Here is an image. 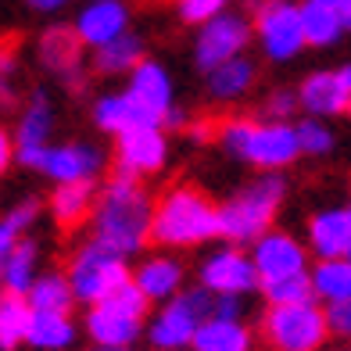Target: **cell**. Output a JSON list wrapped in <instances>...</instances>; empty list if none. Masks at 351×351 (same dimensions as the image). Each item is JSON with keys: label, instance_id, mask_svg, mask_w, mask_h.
Here are the masks:
<instances>
[{"label": "cell", "instance_id": "obj_1", "mask_svg": "<svg viewBox=\"0 0 351 351\" xmlns=\"http://www.w3.org/2000/svg\"><path fill=\"white\" fill-rule=\"evenodd\" d=\"M151 204L143 194L140 180H122L111 176L108 186L97 197V215H93V241L108 247L111 254H133L143 244H151Z\"/></svg>", "mask_w": 351, "mask_h": 351}, {"label": "cell", "instance_id": "obj_2", "mask_svg": "<svg viewBox=\"0 0 351 351\" xmlns=\"http://www.w3.org/2000/svg\"><path fill=\"white\" fill-rule=\"evenodd\" d=\"M208 237H219V208L194 183H176L154 201L151 244L158 247H194Z\"/></svg>", "mask_w": 351, "mask_h": 351}, {"label": "cell", "instance_id": "obj_3", "mask_svg": "<svg viewBox=\"0 0 351 351\" xmlns=\"http://www.w3.org/2000/svg\"><path fill=\"white\" fill-rule=\"evenodd\" d=\"M280 201H283V180L280 176H262L258 183H251L219 208V237H226L233 244L258 241V237H265Z\"/></svg>", "mask_w": 351, "mask_h": 351}, {"label": "cell", "instance_id": "obj_4", "mask_svg": "<svg viewBox=\"0 0 351 351\" xmlns=\"http://www.w3.org/2000/svg\"><path fill=\"white\" fill-rule=\"evenodd\" d=\"M258 333L269 351H319L330 337V323L315 301L269 305L258 323Z\"/></svg>", "mask_w": 351, "mask_h": 351}, {"label": "cell", "instance_id": "obj_5", "mask_svg": "<svg viewBox=\"0 0 351 351\" xmlns=\"http://www.w3.org/2000/svg\"><path fill=\"white\" fill-rule=\"evenodd\" d=\"M215 315V291L208 287H194V291L176 294L169 305L158 312V319L151 323L147 337L158 351H183L194 344V333L204 319Z\"/></svg>", "mask_w": 351, "mask_h": 351}, {"label": "cell", "instance_id": "obj_6", "mask_svg": "<svg viewBox=\"0 0 351 351\" xmlns=\"http://www.w3.org/2000/svg\"><path fill=\"white\" fill-rule=\"evenodd\" d=\"M65 276H69L72 291H75V301L101 305L108 294H115L119 287L130 280V269H125L122 254H111L97 241H90L69 258V273Z\"/></svg>", "mask_w": 351, "mask_h": 351}, {"label": "cell", "instance_id": "obj_7", "mask_svg": "<svg viewBox=\"0 0 351 351\" xmlns=\"http://www.w3.org/2000/svg\"><path fill=\"white\" fill-rule=\"evenodd\" d=\"M254 29L262 36V47L273 61H287L305 47V25H301V8L287 0H262L254 4Z\"/></svg>", "mask_w": 351, "mask_h": 351}, {"label": "cell", "instance_id": "obj_8", "mask_svg": "<svg viewBox=\"0 0 351 351\" xmlns=\"http://www.w3.org/2000/svg\"><path fill=\"white\" fill-rule=\"evenodd\" d=\"M162 165H165V136L158 133V125H143V130H130L119 136L111 176L140 180L147 172H158Z\"/></svg>", "mask_w": 351, "mask_h": 351}, {"label": "cell", "instance_id": "obj_9", "mask_svg": "<svg viewBox=\"0 0 351 351\" xmlns=\"http://www.w3.org/2000/svg\"><path fill=\"white\" fill-rule=\"evenodd\" d=\"M201 283L215 294L241 298V294L254 291V287H262V276H258L254 258H244L237 247H226V251H215L212 258L201 265Z\"/></svg>", "mask_w": 351, "mask_h": 351}, {"label": "cell", "instance_id": "obj_10", "mask_svg": "<svg viewBox=\"0 0 351 351\" xmlns=\"http://www.w3.org/2000/svg\"><path fill=\"white\" fill-rule=\"evenodd\" d=\"M251 36V29L244 19H233V14H219V19H212L208 25L201 29L197 36V65L204 72H212L219 65H226V61H233L237 54L244 51V43Z\"/></svg>", "mask_w": 351, "mask_h": 351}, {"label": "cell", "instance_id": "obj_11", "mask_svg": "<svg viewBox=\"0 0 351 351\" xmlns=\"http://www.w3.org/2000/svg\"><path fill=\"white\" fill-rule=\"evenodd\" d=\"M254 265H258L262 283L298 276V273H305V247H301L294 237L273 230V233H265L254 241Z\"/></svg>", "mask_w": 351, "mask_h": 351}, {"label": "cell", "instance_id": "obj_12", "mask_svg": "<svg viewBox=\"0 0 351 351\" xmlns=\"http://www.w3.org/2000/svg\"><path fill=\"white\" fill-rule=\"evenodd\" d=\"M298 151H301L298 130H291V125H283V122H265L254 130L244 158L258 169H283L298 158Z\"/></svg>", "mask_w": 351, "mask_h": 351}, {"label": "cell", "instance_id": "obj_13", "mask_svg": "<svg viewBox=\"0 0 351 351\" xmlns=\"http://www.w3.org/2000/svg\"><path fill=\"white\" fill-rule=\"evenodd\" d=\"M97 190H93V180H75V183H61L51 197V212H54V222L58 230L72 237L79 226H86L97 215Z\"/></svg>", "mask_w": 351, "mask_h": 351}, {"label": "cell", "instance_id": "obj_14", "mask_svg": "<svg viewBox=\"0 0 351 351\" xmlns=\"http://www.w3.org/2000/svg\"><path fill=\"white\" fill-rule=\"evenodd\" d=\"M301 108L308 115H348L351 111V90L344 72H315L298 90Z\"/></svg>", "mask_w": 351, "mask_h": 351}, {"label": "cell", "instance_id": "obj_15", "mask_svg": "<svg viewBox=\"0 0 351 351\" xmlns=\"http://www.w3.org/2000/svg\"><path fill=\"white\" fill-rule=\"evenodd\" d=\"M140 326H143L140 315H130L115 305H108V301L90 305V312H86V333L101 348H130L140 337Z\"/></svg>", "mask_w": 351, "mask_h": 351}, {"label": "cell", "instance_id": "obj_16", "mask_svg": "<svg viewBox=\"0 0 351 351\" xmlns=\"http://www.w3.org/2000/svg\"><path fill=\"white\" fill-rule=\"evenodd\" d=\"M47 133H51V104H47V97L36 90L33 97H29V108L25 115L19 119V136H14V143H19V162L29 165V169H43V158H47Z\"/></svg>", "mask_w": 351, "mask_h": 351}, {"label": "cell", "instance_id": "obj_17", "mask_svg": "<svg viewBox=\"0 0 351 351\" xmlns=\"http://www.w3.org/2000/svg\"><path fill=\"white\" fill-rule=\"evenodd\" d=\"M308 241L319 258H351V208L315 215L308 222Z\"/></svg>", "mask_w": 351, "mask_h": 351}, {"label": "cell", "instance_id": "obj_18", "mask_svg": "<svg viewBox=\"0 0 351 351\" xmlns=\"http://www.w3.org/2000/svg\"><path fill=\"white\" fill-rule=\"evenodd\" d=\"M93 119H97L101 130L115 133V136L130 133V130H143V125H162V119L151 115V111L143 108L136 97H130V93L97 101V108H93Z\"/></svg>", "mask_w": 351, "mask_h": 351}, {"label": "cell", "instance_id": "obj_19", "mask_svg": "<svg viewBox=\"0 0 351 351\" xmlns=\"http://www.w3.org/2000/svg\"><path fill=\"white\" fill-rule=\"evenodd\" d=\"M83 36H79V29H69V25H54L47 29L43 40H40V58L43 65L58 72L61 79H69L79 72V61H83Z\"/></svg>", "mask_w": 351, "mask_h": 351}, {"label": "cell", "instance_id": "obj_20", "mask_svg": "<svg viewBox=\"0 0 351 351\" xmlns=\"http://www.w3.org/2000/svg\"><path fill=\"white\" fill-rule=\"evenodd\" d=\"M194 351H254V333L241 319H204L194 333Z\"/></svg>", "mask_w": 351, "mask_h": 351}, {"label": "cell", "instance_id": "obj_21", "mask_svg": "<svg viewBox=\"0 0 351 351\" xmlns=\"http://www.w3.org/2000/svg\"><path fill=\"white\" fill-rule=\"evenodd\" d=\"M101 165V154L86 147V143H65V147L47 151L43 158V172L54 176L58 183H75V180H90Z\"/></svg>", "mask_w": 351, "mask_h": 351}, {"label": "cell", "instance_id": "obj_22", "mask_svg": "<svg viewBox=\"0 0 351 351\" xmlns=\"http://www.w3.org/2000/svg\"><path fill=\"white\" fill-rule=\"evenodd\" d=\"M79 36L90 47H104L111 40H119L125 33V8L119 0H97L93 8H86L79 14Z\"/></svg>", "mask_w": 351, "mask_h": 351}, {"label": "cell", "instance_id": "obj_23", "mask_svg": "<svg viewBox=\"0 0 351 351\" xmlns=\"http://www.w3.org/2000/svg\"><path fill=\"white\" fill-rule=\"evenodd\" d=\"M130 97H136L143 108L151 111V115H158L165 122L169 115V97H172V86H169V75L162 65H154V61H140V65L133 69V79H130Z\"/></svg>", "mask_w": 351, "mask_h": 351}, {"label": "cell", "instance_id": "obj_24", "mask_svg": "<svg viewBox=\"0 0 351 351\" xmlns=\"http://www.w3.org/2000/svg\"><path fill=\"white\" fill-rule=\"evenodd\" d=\"M33 305H29L25 294H11L4 291L0 298V348L14 351L19 344L29 341V326H33Z\"/></svg>", "mask_w": 351, "mask_h": 351}, {"label": "cell", "instance_id": "obj_25", "mask_svg": "<svg viewBox=\"0 0 351 351\" xmlns=\"http://www.w3.org/2000/svg\"><path fill=\"white\" fill-rule=\"evenodd\" d=\"M75 341V326L69 312H33V326H29V341L36 351H61Z\"/></svg>", "mask_w": 351, "mask_h": 351}, {"label": "cell", "instance_id": "obj_26", "mask_svg": "<svg viewBox=\"0 0 351 351\" xmlns=\"http://www.w3.org/2000/svg\"><path fill=\"white\" fill-rule=\"evenodd\" d=\"M0 276H4V291L11 294H29V287L36 283V244L22 237L11 251H4V265H0Z\"/></svg>", "mask_w": 351, "mask_h": 351}, {"label": "cell", "instance_id": "obj_27", "mask_svg": "<svg viewBox=\"0 0 351 351\" xmlns=\"http://www.w3.org/2000/svg\"><path fill=\"white\" fill-rule=\"evenodd\" d=\"M136 283L143 287V294L151 301H165V298H176L183 283V265L172 262V258H147L140 269H136Z\"/></svg>", "mask_w": 351, "mask_h": 351}, {"label": "cell", "instance_id": "obj_28", "mask_svg": "<svg viewBox=\"0 0 351 351\" xmlns=\"http://www.w3.org/2000/svg\"><path fill=\"white\" fill-rule=\"evenodd\" d=\"M301 25H305V40L312 47H326L341 36L344 14L323 0H308V4H301Z\"/></svg>", "mask_w": 351, "mask_h": 351}, {"label": "cell", "instance_id": "obj_29", "mask_svg": "<svg viewBox=\"0 0 351 351\" xmlns=\"http://www.w3.org/2000/svg\"><path fill=\"white\" fill-rule=\"evenodd\" d=\"M254 83V65L247 58H233L226 65H219L208 72V93L215 101H230V97H241L247 93Z\"/></svg>", "mask_w": 351, "mask_h": 351}, {"label": "cell", "instance_id": "obj_30", "mask_svg": "<svg viewBox=\"0 0 351 351\" xmlns=\"http://www.w3.org/2000/svg\"><path fill=\"white\" fill-rule=\"evenodd\" d=\"M29 305H33L36 312H69L72 301H75V291L69 276L61 273H47V276H36V283L29 287Z\"/></svg>", "mask_w": 351, "mask_h": 351}, {"label": "cell", "instance_id": "obj_31", "mask_svg": "<svg viewBox=\"0 0 351 351\" xmlns=\"http://www.w3.org/2000/svg\"><path fill=\"white\" fill-rule=\"evenodd\" d=\"M315 298L323 301H348L351 298V258H323L312 273Z\"/></svg>", "mask_w": 351, "mask_h": 351}, {"label": "cell", "instance_id": "obj_32", "mask_svg": "<svg viewBox=\"0 0 351 351\" xmlns=\"http://www.w3.org/2000/svg\"><path fill=\"white\" fill-rule=\"evenodd\" d=\"M143 61V47L136 36L130 33H122L119 40H111L104 47H97V58H93V69L104 72V75H119L125 69H136Z\"/></svg>", "mask_w": 351, "mask_h": 351}, {"label": "cell", "instance_id": "obj_33", "mask_svg": "<svg viewBox=\"0 0 351 351\" xmlns=\"http://www.w3.org/2000/svg\"><path fill=\"white\" fill-rule=\"evenodd\" d=\"M262 294L269 298V305H301V301H315V287L308 273H298L262 283Z\"/></svg>", "mask_w": 351, "mask_h": 351}, {"label": "cell", "instance_id": "obj_34", "mask_svg": "<svg viewBox=\"0 0 351 351\" xmlns=\"http://www.w3.org/2000/svg\"><path fill=\"white\" fill-rule=\"evenodd\" d=\"M36 215H40V204H36L33 197L22 201L14 212H8V215H4V226H0V251H11L14 244H19V241H22V233L33 226V219H36Z\"/></svg>", "mask_w": 351, "mask_h": 351}, {"label": "cell", "instance_id": "obj_35", "mask_svg": "<svg viewBox=\"0 0 351 351\" xmlns=\"http://www.w3.org/2000/svg\"><path fill=\"white\" fill-rule=\"evenodd\" d=\"M298 140H301V151L305 154H326L333 147V136L326 125H319L315 119H305L298 125Z\"/></svg>", "mask_w": 351, "mask_h": 351}, {"label": "cell", "instance_id": "obj_36", "mask_svg": "<svg viewBox=\"0 0 351 351\" xmlns=\"http://www.w3.org/2000/svg\"><path fill=\"white\" fill-rule=\"evenodd\" d=\"M226 8V0H180V19L186 25H208L219 19V11Z\"/></svg>", "mask_w": 351, "mask_h": 351}, {"label": "cell", "instance_id": "obj_37", "mask_svg": "<svg viewBox=\"0 0 351 351\" xmlns=\"http://www.w3.org/2000/svg\"><path fill=\"white\" fill-rule=\"evenodd\" d=\"M301 104L298 93L291 90H276V93H269V101L262 104V115L265 119H273V122H283L287 115H294V108Z\"/></svg>", "mask_w": 351, "mask_h": 351}, {"label": "cell", "instance_id": "obj_38", "mask_svg": "<svg viewBox=\"0 0 351 351\" xmlns=\"http://www.w3.org/2000/svg\"><path fill=\"white\" fill-rule=\"evenodd\" d=\"M326 323H330L333 337L351 341V298L348 301H330L326 305Z\"/></svg>", "mask_w": 351, "mask_h": 351}, {"label": "cell", "instance_id": "obj_39", "mask_svg": "<svg viewBox=\"0 0 351 351\" xmlns=\"http://www.w3.org/2000/svg\"><path fill=\"white\" fill-rule=\"evenodd\" d=\"M8 162H11V140L0 136V165H8Z\"/></svg>", "mask_w": 351, "mask_h": 351}, {"label": "cell", "instance_id": "obj_40", "mask_svg": "<svg viewBox=\"0 0 351 351\" xmlns=\"http://www.w3.org/2000/svg\"><path fill=\"white\" fill-rule=\"evenodd\" d=\"M33 8H40V11H51V8H58V4H65V0H29Z\"/></svg>", "mask_w": 351, "mask_h": 351}, {"label": "cell", "instance_id": "obj_41", "mask_svg": "<svg viewBox=\"0 0 351 351\" xmlns=\"http://www.w3.org/2000/svg\"><path fill=\"white\" fill-rule=\"evenodd\" d=\"M323 4H330V8H337V11H348V8H351V0H323Z\"/></svg>", "mask_w": 351, "mask_h": 351}, {"label": "cell", "instance_id": "obj_42", "mask_svg": "<svg viewBox=\"0 0 351 351\" xmlns=\"http://www.w3.org/2000/svg\"><path fill=\"white\" fill-rule=\"evenodd\" d=\"M93 351H133V348H101V344H97Z\"/></svg>", "mask_w": 351, "mask_h": 351}, {"label": "cell", "instance_id": "obj_43", "mask_svg": "<svg viewBox=\"0 0 351 351\" xmlns=\"http://www.w3.org/2000/svg\"><path fill=\"white\" fill-rule=\"evenodd\" d=\"M341 14H344V29H351V8H348V11H341Z\"/></svg>", "mask_w": 351, "mask_h": 351}, {"label": "cell", "instance_id": "obj_44", "mask_svg": "<svg viewBox=\"0 0 351 351\" xmlns=\"http://www.w3.org/2000/svg\"><path fill=\"white\" fill-rule=\"evenodd\" d=\"M344 79H348V90H351V65L344 69Z\"/></svg>", "mask_w": 351, "mask_h": 351}]
</instances>
